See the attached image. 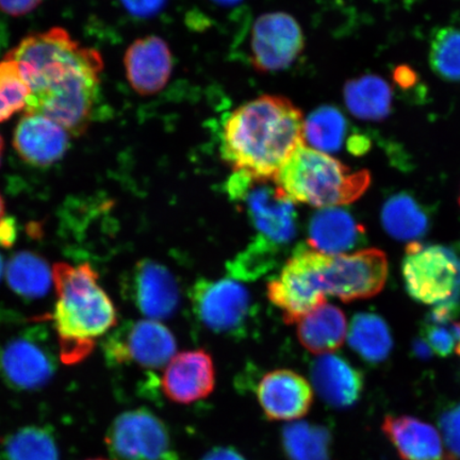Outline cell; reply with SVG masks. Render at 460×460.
Segmentation results:
<instances>
[{"instance_id":"1","label":"cell","mask_w":460,"mask_h":460,"mask_svg":"<svg viewBox=\"0 0 460 460\" xmlns=\"http://www.w3.org/2000/svg\"><path fill=\"white\" fill-rule=\"evenodd\" d=\"M5 57L19 63L31 88L25 114L53 119L70 135L84 134L99 95L103 70L99 51L55 27L26 37Z\"/></svg>"},{"instance_id":"2","label":"cell","mask_w":460,"mask_h":460,"mask_svg":"<svg viewBox=\"0 0 460 460\" xmlns=\"http://www.w3.org/2000/svg\"><path fill=\"white\" fill-rule=\"evenodd\" d=\"M305 144V119L281 96L263 95L228 115L222 129V158L234 172L274 180Z\"/></svg>"},{"instance_id":"3","label":"cell","mask_w":460,"mask_h":460,"mask_svg":"<svg viewBox=\"0 0 460 460\" xmlns=\"http://www.w3.org/2000/svg\"><path fill=\"white\" fill-rule=\"evenodd\" d=\"M53 284L57 293L53 321L60 358L66 365H76L93 352L97 339L118 324L117 309L89 263H56Z\"/></svg>"},{"instance_id":"4","label":"cell","mask_w":460,"mask_h":460,"mask_svg":"<svg viewBox=\"0 0 460 460\" xmlns=\"http://www.w3.org/2000/svg\"><path fill=\"white\" fill-rule=\"evenodd\" d=\"M274 181L292 203L322 209L354 203L369 188L371 175L366 170L353 172L331 155L304 144Z\"/></svg>"},{"instance_id":"5","label":"cell","mask_w":460,"mask_h":460,"mask_svg":"<svg viewBox=\"0 0 460 460\" xmlns=\"http://www.w3.org/2000/svg\"><path fill=\"white\" fill-rule=\"evenodd\" d=\"M230 199L240 206L258 232V238L280 250L296 234L295 203L285 197L274 180L234 172L227 182Z\"/></svg>"},{"instance_id":"6","label":"cell","mask_w":460,"mask_h":460,"mask_svg":"<svg viewBox=\"0 0 460 460\" xmlns=\"http://www.w3.org/2000/svg\"><path fill=\"white\" fill-rule=\"evenodd\" d=\"M388 261L385 252L366 249L342 255L319 252L316 279L324 295L350 303L378 295L388 279Z\"/></svg>"},{"instance_id":"7","label":"cell","mask_w":460,"mask_h":460,"mask_svg":"<svg viewBox=\"0 0 460 460\" xmlns=\"http://www.w3.org/2000/svg\"><path fill=\"white\" fill-rule=\"evenodd\" d=\"M408 295L425 305L459 303L460 261L441 245L411 243L402 262Z\"/></svg>"},{"instance_id":"8","label":"cell","mask_w":460,"mask_h":460,"mask_svg":"<svg viewBox=\"0 0 460 460\" xmlns=\"http://www.w3.org/2000/svg\"><path fill=\"white\" fill-rule=\"evenodd\" d=\"M318 251L300 246L280 273L268 284L269 301L280 310L287 324H296L303 316L327 303L316 279Z\"/></svg>"},{"instance_id":"9","label":"cell","mask_w":460,"mask_h":460,"mask_svg":"<svg viewBox=\"0 0 460 460\" xmlns=\"http://www.w3.org/2000/svg\"><path fill=\"white\" fill-rule=\"evenodd\" d=\"M105 441L114 460H172L168 428L144 408L115 418Z\"/></svg>"},{"instance_id":"10","label":"cell","mask_w":460,"mask_h":460,"mask_svg":"<svg viewBox=\"0 0 460 460\" xmlns=\"http://www.w3.org/2000/svg\"><path fill=\"white\" fill-rule=\"evenodd\" d=\"M195 314L209 330L238 333L249 320L252 300L246 288L233 279H201L191 290Z\"/></svg>"},{"instance_id":"11","label":"cell","mask_w":460,"mask_h":460,"mask_svg":"<svg viewBox=\"0 0 460 460\" xmlns=\"http://www.w3.org/2000/svg\"><path fill=\"white\" fill-rule=\"evenodd\" d=\"M303 49L302 29L289 14H264L252 26L251 61L258 71L284 70L297 59Z\"/></svg>"},{"instance_id":"12","label":"cell","mask_w":460,"mask_h":460,"mask_svg":"<svg viewBox=\"0 0 460 460\" xmlns=\"http://www.w3.org/2000/svg\"><path fill=\"white\" fill-rule=\"evenodd\" d=\"M106 353L115 364L135 362L146 369H160L176 355V341L160 321L140 320L111 338Z\"/></svg>"},{"instance_id":"13","label":"cell","mask_w":460,"mask_h":460,"mask_svg":"<svg viewBox=\"0 0 460 460\" xmlns=\"http://www.w3.org/2000/svg\"><path fill=\"white\" fill-rule=\"evenodd\" d=\"M257 399L267 419L295 422L306 416L312 408L314 388L301 374L279 369L261 379Z\"/></svg>"},{"instance_id":"14","label":"cell","mask_w":460,"mask_h":460,"mask_svg":"<svg viewBox=\"0 0 460 460\" xmlns=\"http://www.w3.org/2000/svg\"><path fill=\"white\" fill-rule=\"evenodd\" d=\"M161 386L166 398L177 404L208 398L216 386L214 360L204 349L178 353L165 366Z\"/></svg>"},{"instance_id":"15","label":"cell","mask_w":460,"mask_h":460,"mask_svg":"<svg viewBox=\"0 0 460 460\" xmlns=\"http://www.w3.org/2000/svg\"><path fill=\"white\" fill-rule=\"evenodd\" d=\"M71 135L55 120L39 114H24L13 135V146L25 163L53 165L66 156Z\"/></svg>"},{"instance_id":"16","label":"cell","mask_w":460,"mask_h":460,"mask_svg":"<svg viewBox=\"0 0 460 460\" xmlns=\"http://www.w3.org/2000/svg\"><path fill=\"white\" fill-rule=\"evenodd\" d=\"M126 77L140 95L158 93L172 71L171 49L163 39L148 36L132 43L124 57Z\"/></svg>"},{"instance_id":"17","label":"cell","mask_w":460,"mask_h":460,"mask_svg":"<svg viewBox=\"0 0 460 460\" xmlns=\"http://www.w3.org/2000/svg\"><path fill=\"white\" fill-rule=\"evenodd\" d=\"M134 296L137 307L147 319L161 321L175 314L180 304V287L164 266L143 261L136 268Z\"/></svg>"},{"instance_id":"18","label":"cell","mask_w":460,"mask_h":460,"mask_svg":"<svg viewBox=\"0 0 460 460\" xmlns=\"http://www.w3.org/2000/svg\"><path fill=\"white\" fill-rule=\"evenodd\" d=\"M365 240V226L349 211L339 207L319 209L310 218L308 245L323 254H348Z\"/></svg>"},{"instance_id":"19","label":"cell","mask_w":460,"mask_h":460,"mask_svg":"<svg viewBox=\"0 0 460 460\" xmlns=\"http://www.w3.org/2000/svg\"><path fill=\"white\" fill-rule=\"evenodd\" d=\"M313 388L327 404L335 408L353 406L364 391V376L347 359L321 355L310 369Z\"/></svg>"},{"instance_id":"20","label":"cell","mask_w":460,"mask_h":460,"mask_svg":"<svg viewBox=\"0 0 460 460\" xmlns=\"http://www.w3.org/2000/svg\"><path fill=\"white\" fill-rule=\"evenodd\" d=\"M0 373L20 390L42 388L54 374V365L44 350L28 341H14L0 353Z\"/></svg>"},{"instance_id":"21","label":"cell","mask_w":460,"mask_h":460,"mask_svg":"<svg viewBox=\"0 0 460 460\" xmlns=\"http://www.w3.org/2000/svg\"><path fill=\"white\" fill-rule=\"evenodd\" d=\"M383 431L402 460H447L439 431L410 416H387Z\"/></svg>"},{"instance_id":"22","label":"cell","mask_w":460,"mask_h":460,"mask_svg":"<svg viewBox=\"0 0 460 460\" xmlns=\"http://www.w3.org/2000/svg\"><path fill=\"white\" fill-rule=\"evenodd\" d=\"M297 337L315 355L335 352L348 335L347 318L341 309L325 303L297 322Z\"/></svg>"},{"instance_id":"23","label":"cell","mask_w":460,"mask_h":460,"mask_svg":"<svg viewBox=\"0 0 460 460\" xmlns=\"http://www.w3.org/2000/svg\"><path fill=\"white\" fill-rule=\"evenodd\" d=\"M381 218L390 237L404 243H418L430 226L427 210L406 193L395 194L385 201Z\"/></svg>"},{"instance_id":"24","label":"cell","mask_w":460,"mask_h":460,"mask_svg":"<svg viewBox=\"0 0 460 460\" xmlns=\"http://www.w3.org/2000/svg\"><path fill=\"white\" fill-rule=\"evenodd\" d=\"M345 105L356 118L378 120L387 117L393 106V90L381 77L367 76L350 80L344 88Z\"/></svg>"},{"instance_id":"25","label":"cell","mask_w":460,"mask_h":460,"mask_svg":"<svg viewBox=\"0 0 460 460\" xmlns=\"http://www.w3.org/2000/svg\"><path fill=\"white\" fill-rule=\"evenodd\" d=\"M349 347L369 364H379L389 358L394 341L388 324L374 314H356L350 322Z\"/></svg>"},{"instance_id":"26","label":"cell","mask_w":460,"mask_h":460,"mask_svg":"<svg viewBox=\"0 0 460 460\" xmlns=\"http://www.w3.org/2000/svg\"><path fill=\"white\" fill-rule=\"evenodd\" d=\"M5 273L11 289L27 298L42 297L53 284V269L31 252H21L13 257Z\"/></svg>"},{"instance_id":"27","label":"cell","mask_w":460,"mask_h":460,"mask_svg":"<svg viewBox=\"0 0 460 460\" xmlns=\"http://www.w3.org/2000/svg\"><path fill=\"white\" fill-rule=\"evenodd\" d=\"M281 446L289 460H331V433L321 425L287 424L281 431Z\"/></svg>"},{"instance_id":"28","label":"cell","mask_w":460,"mask_h":460,"mask_svg":"<svg viewBox=\"0 0 460 460\" xmlns=\"http://www.w3.org/2000/svg\"><path fill=\"white\" fill-rule=\"evenodd\" d=\"M347 130V119L337 108L322 107L305 119V144L326 154L337 152Z\"/></svg>"},{"instance_id":"29","label":"cell","mask_w":460,"mask_h":460,"mask_svg":"<svg viewBox=\"0 0 460 460\" xmlns=\"http://www.w3.org/2000/svg\"><path fill=\"white\" fill-rule=\"evenodd\" d=\"M4 460H60L50 431L39 427L16 430L4 442Z\"/></svg>"},{"instance_id":"30","label":"cell","mask_w":460,"mask_h":460,"mask_svg":"<svg viewBox=\"0 0 460 460\" xmlns=\"http://www.w3.org/2000/svg\"><path fill=\"white\" fill-rule=\"evenodd\" d=\"M31 88L21 72L19 63L4 57L0 61V123L24 111Z\"/></svg>"},{"instance_id":"31","label":"cell","mask_w":460,"mask_h":460,"mask_svg":"<svg viewBox=\"0 0 460 460\" xmlns=\"http://www.w3.org/2000/svg\"><path fill=\"white\" fill-rule=\"evenodd\" d=\"M429 61L433 71L448 82H460V31L440 29L430 44Z\"/></svg>"},{"instance_id":"32","label":"cell","mask_w":460,"mask_h":460,"mask_svg":"<svg viewBox=\"0 0 460 460\" xmlns=\"http://www.w3.org/2000/svg\"><path fill=\"white\" fill-rule=\"evenodd\" d=\"M423 341L439 358H447L456 349L460 339V323L427 318L421 331Z\"/></svg>"},{"instance_id":"33","label":"cell","mask_w":460,"mask_h":460,"mask_svg":"<svg viewBox=\"0 0 460 460\" xmlns=\"http://www.w3.org/2000/svg\"><path fill=\"white\" fill-rule=\"evenodd\" d=\"M441 429L447 460H460V404L444 413L441 418Z\"/></svg>"},{"instance_id":"34","label":"cell","mask_w":460,"mask_h":460,"mask_svg":"<svg viewBox=\"0 0 460 460\" xmlns=\"http://www.w3.org/2000/svg\"><path fill=\"white\" fill-rule=\"evenodd\" d=\"M166 0H120L129 13L137 17H147L163 8Z\"/></svg>"},{"instance_id":"35","label":"cell","mask_w":460,"mask_h":460,"mask_svg":"<svg viewBox=\"0 0 460 460\" xmlns=\"http://www.w3.org/2000/svg\"><path fill=\"white\" fill-rule=\"evenodd\" d=\"M43 0H0V10L11 16H22L32 13Z\"/></svg>"},{"instance_id":"36","label":"cell","mask_w":460,"mask_h":460,"mask_svg":"<svg viewBox=\"0 0 460 460\" xmlns=\"http://www.w3.org/2000/svg\"><path fill=\"white\" fill-rule=\"evenodd\" d=\"M17 235L16 223L13 218H3L0 221V245L13 246Z\"/></svg>"},{"instance_id":"37","label":"cell","mask_w":460,"mask_h":460,"mask_svg":"<svg viewBox=\"0 0 460 460\" xmlns=\"http://www.w3.org/2000/svg\"><path fill=\"white\" fill-rule=\"evenodd\" d=\"M201 460H246L243 454L233 447H217L212 448Z\"/></svg>"},{"instance_id":"38","label":"cell","mask_w":460,"mask_h":460,"mask_svg":"<svg viewBox=\"0 0 460 460\" xmlns=\"http://www.w3.org/2000/svg\"><path fill=\"white\" fill-rule=\"evenodd\" d=\"M394 78V82L402 89H408L410 86L415 85L418 82L416 72L413 71L412 68L405 66L396 68Z\"/></svg>"},{"instance_id":"39","label":"cell","mask_w":460,"mask_h":460,"mask_svg":"<svg viewBox=\"0 0 460 460\" xmlns=\"http://www.w3.org/2000/svg\"><path fill=\"white\" fill-rule=\"evenodd\" d=\"M370 147V143L364 137H354L349 143V151L355 155L364 154Z\"/></svg>"},{"instance_id":"40","label":"cell","mask_w":460,"mask_h":460,"mask_svg":"<svg viewBox=\"0 0 460 460\" xmlns=\"http://www.w3.org/2000/svg\"><path fill=\"white\" fill-rule=\"evenodd\" d=\"M4 216V201L2 195H0V221L3 220Z\"/></svg>"},{"instance_id":"41","label":"cell","mask_w":460,"mask_h":460,"mask_svg":"<svg viewBox=\"0 0 460 460\" xmlns=\"http://www.w3.org/2000/svg\"><path fill=\"white\" fill-rule=\"evenodd\" d=\"M4 148V142L3 137L0 136V164H2Z\"/></svg>"},{"instance_id":"42","label":"cell","mask_w":460,"mask_h":460,"mask_svg":"<svg viewBox=\"0 0 460 460\" xmlns=\"http://www.w3.org/2000/svg\"><path fill=\"white\" fill-rule=\"evenodd\" d=\"M216 2H218L221 4H233V3L238 2V0H216Z\"/></svg>"},{"instance_id":"43","label":"cell","mask_w":460,"mask_h":460,"mask_svg":"<svg viewBox=\"0 0 460 460\" xmlns=\"http://www.w3.org/2000/svg\"><path fill=\"white\" fill-rule=\"evenodd\" d=\"M3 273H4V262H3L2 256H0V278H2Z\"/></svg>"},{"instance_id":"44","label":"cell","mask_w":460,"mask_h":460,"mask_svg":"<svg viewBox=\"0 0 460 460\" xmlns=\"http://www.w3.org/2000/svg\"><path fill=\"white\" fill-rule=\"evenodd\" d=\"M456 350L457 354L460 356V339H459V341L457 343V347H456Z\"/></svg>"},{"instance_id":"45","label":"cell","mask_w":460,"mask_h":460,"mask_svg":"<svg viewBox=\"0 0 460 460\" xmlns=\"http://www.w3.org/2000/svg\"><path fill=\"white\" fill-rule=\"evenodd\" d=\"M88 460H109V459H105V458H94V459H88Z\"/></svg>"},{"instance_id":"46","label":"cell","mask_w":460,"mask_h":460,"mask_svg":"<svg viewBox=\"0 0 460 460\" xmlns=\"http://www.w3.org/2000/svg\"><path fill=\"white\" fill-rule=\"evenodd\" d=\"M459 205H460V197H459Z\"/></svg>"}]
</instances>
